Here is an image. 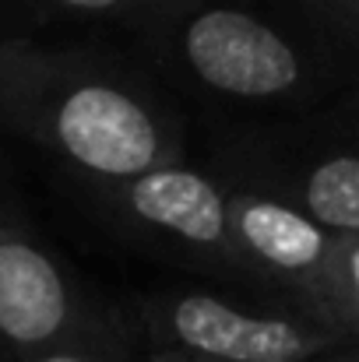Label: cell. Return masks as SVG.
I'll return each instance as SVG.
<instances>
[{
    "mask_svg": "<svg viewBox=\"0 0 359 362\" xmlns=\"http://www.w3.org/2000/svg\"><path fill=\"white\" fill-rule=\"evenodd\" d=\"M314 18L359 60V0H307Z\"/></svg>",
    "mask_w": 359,
    "mask_h": 362,
    "instance_id": "11",
    "label": "cell"
},
{
    "mask_svg": "<svg viewBox=\"0 0 359 362\" xmlns=\"http://www.w3.org/2000/svg\"><path fill=\"white\" fill-rule=\"evenodd\" d=\"M130 21L162 78L215 106L303 110L338 85L335 60L253 0H141Z\"/></svg>",
    "mask_w": 359,
    "mask_h": 362,
    "instance_id": "2",
    "label": "cell"
},
{
    "mask_svg": "<svg viewBox=\"0 0 359 362\" xmlns=\"http://www.w3.org/2000/svg\"><path fill=\"white\" fill-rule=\"evenodd\" d=\"M0 127L113 187L183 158V127L159 85L127 60L35 39H0Z\"/></svg>",
    "mask_w": 359,
    "mask_h": 362,
    "instance_id": "1",
    "label": "cell"
},
{
    "mask_svg": "<svg viewBox=\"0 0 359 362\" xmlns=\"http://www.w3.org/2000/svg\"><path fill=\"white\" fill-rule=\"evenodd\" d=\"M18 4L53 18H120V14L130 18L141 0H18Z\"/></svg>",
    "mask_w": 359,
    "mask_h": 362,
    "instance_id": "10",
    "label": "cell"
},
{
    "mask_svg": "<svg viewBox=\"0 0 359 362\" xmlns=\"http://www.w3.org/2000/svg\"><path fill=\"white\" fill-rule=\"evenodd\" d=\"M106 208L130 233L208 267L212 274L257 285L233 233L229 180L183 158L162 162L113 187H96Z\"/></svg>",
    "mask_w": 359,
    "mask_h": 362,
    "instance_id": "5",
    "label": "cell"
},
{
    "mask_svg": "<svg viewBox=\"0 0 359 362\" xmlns=\"http://www.w3.org/2000/svg\"><path fill=\"white\" fill-rule=\"evenodd\" d=\"M296 362H359V341H346V345L324 349L317 356H307V359H296Z\"/></svg>",
    "mask_w": 359,
    "mask_h": 362,
    "instance_id": "12",
    "label": "cell"
},
{
    "mask_svg": "<svg viewBox=\"0 0 359 362\" xmlns=\"http://www.w3.org/2000/svg\"><path fill=\"white\" fill-rule=\"evenodd\" d=\"M92 310L57 253L0 204V352L28 359L74 334Z\"/></svg>",
    "mask_w": 359,
    "mask_h": 362,
    "instance_id": "7",
    "label": "cell"
},
{
    "mask_svg": "<svg viewBox=\"0 0 359 362\" xmlns=\"http://www.w3.org/2000/svg\"><path fill=\"white\" fill-rule=\"evenodd\" d=\"M152 349H180L215 362H296L353 341L296 299L250 303L212 288H162L137 306Z\"/></svg>",
    "mask_w": 359,
    "mask_h": 362,
    "instance_id": "4",
    "label": "cell"
},
{
    "mask_svg": "<svg viewBox=\"0 0 359 362\" xmlns=\"http://www.w3.org/2000/svg\"><path fill=\"white\" fill-rule=\"evenodd\" d=\"M21 362H137L134 356V327L113 313L96 306L92 317L67 334L64 341L28 356Z\"/></svg>",
    "mask_w": 359,
    "mask_h": 362,
    "instance_id": "8",
    "label": "cell"
},
{
    "mask_svg": "<svg viewBox=\"0 0 359 362\" xmlns=\"http://www.w3.org/2000/svg\"><path fill=\"white\" fill-rule=\"evenodd\" d=\"M233 233L257 285L296 299L300 306L335 320V250L338 233L300 211L296 204L257 187L229 183ZM342 331V327H338ZM346 334V331H342Z\"/></svg>",
    "mask_w": 359,
    "mask_h": 362,
    "instance_id": "6",
    "label": "cell"
},
{
    "mask_svg": "<svg viewBox=\"0 0 359 362\" xmlns=\"http://www.w3.org/2000/svg\"><path fill=\"white\" fill-rule=\"evenodd\" d=\"M219 176L275 194L335 233H359V99L243 127L219 151Z\"/></svg>",
    "mask_w": 359,
    "mask_h": 362,
    "instance_id": "3",
    "label": "cell"
},
{
    "mask_svg": "<svg viewBox=\"0 0 359 362\" xmlns=\"http://www.w3.org/2000/svg\"><path fill=\"white\" fill-rule=\"evenodd\" d=\"M141 362H215L205 359V356H190V352H180V349H152Z\"/></svg>",
    "mask_w": 359,
    "mask_h": 362,
    "instance_id": "13",
    "label": "cell"
},
{
    "mask_svg": "<svg viewBox=\"0 0 359 362\" xmlns=\"http://www.w3.org/2000/svg\"><path fill=\"white\" fill-rule=\"evenodd\" d=\"M335 320L359 341V233H338L335 250Z\"/></svg>",
    "mask_w": 359,
    "mask_h": 362,
    "instance_id": "9",
    "label": "cell"
}]
</instances>
